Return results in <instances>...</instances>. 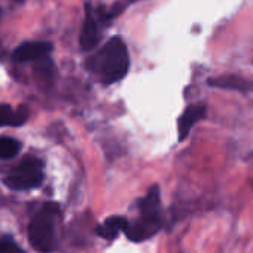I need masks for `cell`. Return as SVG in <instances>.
I'll use <instances>...</instances> for the list:
<instances>
[{
	"instance_id": "obj_3",
	"label": "cell",
	"mask_w": 253,
	"mask_h": 253,
	"mask_svg": "<svg viewBox=\"0 0 253 253\" xmlns=\"http://www.w3.org/2000/svg\"><path fill=\"white\" fill-rule=\"evenodd\" d=\"M58 216V206L55 203L45 204L32 219L29 225V241L39 253H51L57 246L55 220Z\"/></svg>"
},
{
	"instance_id": "obj_9",
	"label": "cell",
	"mask_w": 253,
	"mask_h": 253,
	"mask_svg": "<svg viewBox=\"0 0 253 253\" xmlns=\"http://www.w3.org/2000/svg\"><path fill=\"white\" fill-rule=\"evenodd\" d=\"M128 226V220L122 216H112L106 219L100 226H97V234L104 240H113L118 237V234L126 229Z\"/></svg>"
},
{
	"instance_id": "obj_11",
	"label": "cell",
	"mask_w": 253,
	"mask_h": 253,
	"mask_svg": "<svg viewBox=\"0 0 253 253\" xmlns=\"http://www.w3.org/2000/svg\"><path fill=\"white\" fill-rule=\"evenodd\" d=\"M21 149V145L18 140L12 137H0V158L8 160L15 157Z\"/></svg>"
},
{
	"instance_id": "obj_6",
	"label": "cell",
	"mask_w": 253,
	"mask_h": 253,
	"mask_svg": "<svg viewBox=\"0 0 253 253\" xmlns=\"http://www.w3.org/2000/svg\"><path fill=\"white\" fill-rule=\"evenodd\" d=\"M100 42V29L95 17L92 15L89 6L86 8V17L82 24L81 36H79V43L84 51H91L94 49Z\"/></svg>"
},
{
	"instance_id": "obj_8",
	"label": "cell",
	"mask_w": 253,
	"mask_h": 253,
	"mask_svg": "<svg viewBox=\"0 0 253 253\" xmlns=\"http://www.w3.org/2000/svg\"><path fill=\"white\" fill-rule=\"evenodd\" d=\"M209 84L211 86L216 88H223V89H237V91H250L253 89V82L235 76V75H225V76H217V78H211L209 81Z\"/></svg>"
},
{
	"instance_id": "obj_2",
	"label": "cell",
	"mask_w": 253,
	"mask_h": 253,
	"mask_svg": "<svg viewBox=\"0 0 253 253\" xmlns=\"http://www.w3.org/2000/svg\"><path fill=\"white\" fill-rule=\"evenodd\" d=\"M140 217L139 220L128 223L124 231L125 237L131 241H142L154 234H157L161 228V200H160V189L154 186L146 197L139 204Z\"/></svg>"
},
{
	"instance_id": "obj_7",
	"label": "cell",
	"mask_w": 253,
	"mask_h": 253,
	"mask_svg": "<svg viewBox=\"0 0 253 253\" xmlns=\"http://www.w3.org/2000/svg\"><path fill=\"white\" fill-rule=\"evenodd\" d=\"M206 115V104L203 103H197V104H192L189 106L183 113L182 116L179 118V124H177V133H179V140H185L192 126Z\"/></svg>"
},
{
	"instance_id": "obj_4",
	"label": "cell",
	"mask_w": 253,
	"mask_h": 253,
	"mask_svg": "<svg viewBox=\"0 0 253 253\" xmlns=\"http://www.w3.org/2000/svg\"><path fill=\"white\" fill-rule=\"evenodd\" d=\"M43 180V163L39 158H26L6 177L5 185L12 191H27L38 188Z\"/></svg>"
},
{
	"instance_id": "obj_12",
	"label": "cell",
	"mask_w": 253,
	"mask_h": 253,
	"mask_svg": "<svg viewBox=\"0 0 253 253\" xmlns=\"http://www.w3.org/2000/svg\"><path fill=\"white\" fill-rule=\"evenodd\" d=\"M0 253H26L20 246H17L12 240L3 238L0 240Z\"/></svg>"
},
{
	"instance_id": "obj_5",
	"label": "cell",
	"mask_w": 253,
	"mask_h": 253,
	"mask_svg": "<svg viewBox=\"0 0 253 253\" xmlns=\"http://www.w3.org/2000/svg\"><path fill=\"white\" fill-rule=\"evenodd\" d=\"M52 51V45L49 42H26L20 45L14 54L12 58L17 63H26V61H35L45 58Z\"/></svg>"
},
{
	"instance_id": "obj_1",
	"label": "cell",
	"mask_w": 253,
	"mask_h": 253,
	"mask_svg": "<svg viewBox=\"0 0 253 253\" xmlns=\"http://www.w3.org/2000/svg\"><path fill=\"white\" fill-rule=\"evenodd\" d=\"M88 69L95 73L103 84L110 85L121 81L130 69V55L121 38H112L88 63Z\"/></svg>"
},
{
	"instance_id": "obj_10",
	"label": "cell",
	"mask_w": 253,
	"mask_h": 253,
	"mask_svg": "<svg viewBox=\"0 0 253 253\" xmlns=\"http://www.w3.org/2000/svg\"><path fill=\"white\" fill-rule=\"evenodd\" d=\"M29 116L27 107H20V110H14L9 104H0V126L5 125H21L26 122Z\"/></svg>"
}]
</instances>
